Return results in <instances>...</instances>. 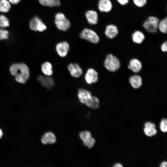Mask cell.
Wrapping results in <instances>:
<instances>
[{
  "label": "cell",
  "instance_id": "9c48e42d",
  "mask_svg": "<svg viewBox=\"0 0 167 167\" xmlns=\"http://www.w3.org/2000/svg\"><path fill=\"white\" fill-rule=\"evenodd\" d=\"M84 79L88 84H91L96 83L98 79V73L93 68H89L85 74Z\"/></svg>",
  "mask_w": 167,
  "mask_h": 167
},
{
  "label": "cell",
  "instance_id": "ba28073f",
  "mask_svg": "<svg viewBox=\"0 0 167 167\" xmlns=\"http://www.w3.org/2000/svg\"><path fill=\"white\" fill-rule=\"evenodd\" d=\"M55 49L57 54L60 57H64L67 55L70 49V45L66 41L61 42L57 44Z\"/></svg>",
  "mask_w": 167,
  "mask_h": 167
},
{
  "label": "cell",
  "instance_id": "6da1fadb",
  "mask_svg": "<svg viewBox=\"0 0 167 167\" xmlns=\"http://www.w3.org/2000/svg\"><path fill=\"white\" fill-rule=\"evenodd\" d=\"M11 75L15 77V80L21 84L26 83L29 77V71L28 66L22 63L12 64L10 68Z\"/></svg>",
  "mask_w": 167,
  "mask_h": 167
},
{
  "label": "cell",
  "instance_id": "7a4b0ae2",
  "mask_svg": "<svg viewBox=\"0 0 167 167\" xmlns=\"http://www.w3.org/2000/svg\"><path fill=\"white\" fill-rule=\"evenodd\" d=\"M120 62L119 59L112 54H108L104 62L105 68L111 72H115L120 67Z\"/></svg>",
  "mask_w": 167,
  "mask_h": 167
},
{
  "label": "cell",
  "instance_id": "d590c367",
  "mask_svg": "<svg viewBox=\"0 0 167 167\" xmlns=\"http://www.w3.org/2000/svg\"><path fill=\"white\" fill-rule=\"evenodd\" d=\"M3 135V132L1 129L0 128V139L2 137Z\"/></svg>",
  "mask_w": 167,
  "mask_h": 167
},
{
  "label": "cell",
  "instance_id": "4316f807",
  "mask_svg": "<svg viewBox=\"0 0 167 167\" xmlns=\"http://www.w3.org/2000/svg\"><path fill=\"white\" fill-rule=\"evenodd\" d=\"M160 128L163 132H166L167 131V121L166 118L163 119L160 123Z\"/></svg>",
  "mask_w": 167,
  "mask_h": 167
},
{
  "label": "cell",
  "instance_id": "603a6c76",
  "mask_svg": "<svg viewBox=\"0 0 167 167\" xmlns=\"http://www.w3.org/2000/svg\"><path fill=\"white\" fill-rule=\"evenodd\" d=\"M11 8L10 2L7 0H0V11L7 12Z\"/></svg>",
  "mask_w": 167,
  "mask_h": 167
},
{
  "label": "cell",
  "instance_id": "d6986e66",
  "mask_svg": "<svg viewBox=\"0 0 167 167\" xmlns=\"http://www.w3.org/2000/svg\"><path fill=\"white\" fill-rule=\"evenodd\" d=\"M132 39L134 43L140 44L144 40L145 36L143 32L139 30L135 31L132 35Z\"/></svg>",
  "mask_w": 167,
  "mask_h": 167
},
{
  "label": "cell",
  "instance_id": "1f68e13d",
  "mask_svg": "<svg viewBox=\"0 0 167 167\" xmlns=\"http://www.w3.org/2000/svg\"><path fill=\"white\" fill-rule=\"evenodd\" d=\"M117 1L121 5H124L128 3L129 0H117Z\"/></svg>",
  "mask_w": 167,
  "mask_h": 167
},
{
  "label": "cell",
  "instance_id": "44dd1931",
  "mask_svg": "<svg viewBox=\"0 0 167 167\" xmlns=\"http://www.w3.org/2000/svg\"><path fill=\"white\" fill-rule=\"evenodd\" d=\"M85 104L91 108L97 109L99 106V100L97 97L92 96L87 100Z\"/></svg>",
  "mask_w": 167,
  "mask_h": 167
},
{
  "label": "cell",
  "instance_id": "836d02e7",
  "mask_svg": "<svg viewBox=\"0 0 167 167\" xmlns=\"http://www.w3.org/2000/svg\"><path fill=\"white\" fill-rule=\"evenodd\" d=\"M167 163L166 161H164L161 164L160 167H167Z\"/></svg>",
  "mask_w": 167,
  "mask_h": 167
},
{
  "label": "cell",
  "instance_id": "8fae6325",
  "mask_svg": "<svg viewBox=\"0 0 167 167\" xmlns=\"http://www.w3.org/2000/svg\"><path fill=\"white\" fill-rule=\"evenodd\" d=\"M37 79L41 85L47 89H50L54 84V79L50 76L40 75Z\"/></svg>",
  "mask_w": 167,
  "mask_h": 167
},
{
  "label": "cell",
  "instance_id": "f546056e",
  "mask_svg": "<svg viewBox=\"0 0 167 167\" xmlns=\"http://www.w3.org/2000/svg\"><path fill=\"white\" fill-rule=\"evenodd\" d=\"M161 49L163 52H166L167 51V43L166 41L163 42L161 46Z\"/></svg>",
  "mask_w": 167,
  "mask_h": 167
},
{
  "label": "cell",
  "instance_id": "2e32d148",
  "mask_svg": "<svg viewBox=\"0 0 167 167\" xmlns=\"http://www.w3.org/2000/svg\"><path fill=\"white\" fill-rule=\"evenodd\" d=\"M77 95L80 102L84 104H85L87 100L92 96L89 91L83 88H80L78 90Z\"/></svg>",
  "mask_w": 167,
  "mask_h": 167
},
{
  "label": "cell",
  "instance_id": "83f0119b",
  "mask_svg": "<svg viewBox=\"0 0 167 167\" xmlns=\"http://www.w3.org/2000/svg\"><path fill=\"white\" fill-rule=\"evenodd\" d=\"M9 32L6 30L0 28V40L6 39L9 37Z\"/></svg>",
  "mask_w": 167,
  "mask_h": 167
},
{
  "label": "cell",
  "instance_id": "cb8c5ba5",
  "mask_svg": "<svg viewBox=\"0 0 167 167\" xmlns=\"http://www.w3.org/2000/svg\"><path fill=\"white\" fill-rule=\"evenodd\" d=\"M158 29L163 33H166L167 29V18L166 17L159 21Z\"/></svg>",
  "mask_w": 167,
  "mask_h": 167
},
{
  "label": "cell",
  "instance_id": "484cf974",
  "mask_svg": "<svg viewBox=\"0 0 167 167\" xmlns=\"http://www.w3.org/2000/svg\"><path fill=\"white\" fill-rule=\"evenodd\" d=\"M143 131L145 134L149 137L154 136L157 133L156 130L154 127H144Z\"/></svg>",
  "mask_w": 167,
  "mask_h": 167
},
{
  "label": "cell",
  "instance_id": "4fadbf2b",
  "mask_svg": "<svg viewBox=\"0 0 167 167\" xmlns=\"http://www.w3.org/2000/svg\"><path fill=\"white\" fill-rule=\"evenodd\" d=\"M98 7L101 12H109L112 9L113 6L110 0H99Z\"/></svg>",
  "mask_w": 167,
  "mask_h": 167
},
{
  "label": "cell",
  "instance_id": "52a82bcc",
  "mask_svg": "<svg viewBox=\"0 0 167 167\" xmlns=\"http://www.w3.org/2000/svg\"><path fill=\"white\" fill-rule=\"evenodd\" d=\"M79 136L84 146L88 148H92L95 143V140L91 136V133L88 131L80 132Z\"/></svg>",
  "mask_w": 167,
  "mask_h": 167
},
{
  "label": "cell",
  "instance_id": "4dcf8cb0",
  "mask_svg": "<svg viewBox=\"0 0 167 167\" xmlns=\"http://www.w3.org/2000/svg\"><path fill=\"white\" fill-rule=\"evenodd\" d=\"M155 124L151 122H148L144 124V127H154L155 128Z\"/></svg>",
  "mask_w": 167,
  "mask_h": 167
},
{
  "label": "cell",
  "instance_id": "9a60e30c",
  "mask_svg": "<svg viewBox=\"0 0 167 167\" xmlns=\"http://www.w3.org/2000/svg\"><path fill=\"white\" fill-rule=\"evenodd\" d=\"M56 140L55 135L51 132H48L45 133L41 139V143L45 145L54 144L56 142Z\"/></svg>",
  "mask_w": 167,
  "mask_h": 167
},
{
  "label": "cell",
  "instance_id": "3957f363",
  "mask_svg": "<svg viewBox=\"0 0 167 167\" xmlns=\"http://www.w3.org/2000/svg\"><path fill=\"white\" fill-rule=\"evenodd\" d=\"M54 22L58 29L63 31L67 30L71 25L70 21L66 18L63 14L60 12L57 13L55 15Z\"/></svg>",
  "mask_w": 167,
  "mask_h": 167
},
{
  "label": "cell",
  "instance_id": "7402d4cb",
  "mask_svg": "<svg viewBox=\"0 0 167 167\" xmlns=\"http://www.w3.org/2000/svg\"><path fill=\"white\" fill-rule=\"evenodd\" d=\"M42 5L49 7L58 6H60V0H39Z\"/></svg>",
  "mask_w": 167,
  "mask_h": 167
},
{
  "label": "cell",
  "instance_id": "d4e9b609",
  "mask_svg": "<svg viewBox=\"0 0 167 167\" xmlns=\"http://www.w3.org/2000/svg\"><path fill=\"white\" fill-rule=\"evenodd\" d=\"M9 25L8 18L3 15H0V28L8 27Z\"/></svg>",
  "mask_w": 167,
  "mask_h": 167
},
{
  "label": "cell",
  "instance_id": "5b68a950",
  "mask_svg": "<svg viewBox=\"0 0 167 167\" xmlns=\"http://www.w3.org/2000/svg\"><path fill=\"white\" fill-rule=\"evenodd\" d=\"M159 19L155 16H150L144 21L143 26L147 32L155 33L158 29Z\"/></svg>",
  "mask_w": 167,
  "mask_h": 167
},
{
  "label": "cell",
  "instance_id": "7c38bea8",
  "mask_svg": "<svg viewBox=\"0 0 167 167\" xmlns=\"http://www.w3.org/2000/svg\"><path fill=\"white\" fill-rule=\"evenodd\" d=\"M105 33L108 38L112 39L117 36L118 30L117 27L115 25L110 24L106 26Z\"/></svg>",
  "mask_w": 167,
  "mask_h": 167
},
{
  "label": "cell",
  "instance_id": "e575fe53",
  "mask_svg": "<svg viewBox=\"0 0 167 167\" xmlns=\"http://www.w3.org/2000/svg\"><path fill=\"white\" fill-rule=\"evenodd\" d=\"M113 167H123L120 163H117L115 164Z\"/></svg>",
  "mask_w": 167,
  "mask_h": 167
},
{
  "label": "cell",
  "instance_id": "277c9868",
  "mask_svg": "<svg viewBox=\"0 0 167 167\" xmlns=\"http://www.w3.org/2000/svg\"><path fill=\"white\" fill-rule=\"evenodd\" d=\"M80 37L94 44L99 42L100 38L97 34L93 30L89 28L84 29L79 34Z\"/></svg>",
  "mask_w": 167,
  "mask_h": 167
},
{
  "label": "cell",
  "instance_id": "ffe728a7",
  "mask_svg": "<svg viewBox=\"0 0 167 167\" xmlns=\"http://www.w3.org/2000/svg\"><path fill=\"white\" fill-rule=\"evenodd\" d=\"M53 66L49 62H46L44 63L41 66V70L43 73L45 75L50 76L53 75Z\"/></svg>",
  "mask_w": 167,
  "mask_h": 167
},
{
  "label": "cell",
  "instance_id": "ac0fdd59",
  "mask_svg": "<svg viewBox=\"0 0 167 167\" xmlns=\"http://www.w3.org/2000/svg\"><path fill=\"white\" fill-rule=\"evenodd\" d=\"M129 82L131 86L135 89L140 88L143 84L142 78L137 75H134L130 76L129 79Z\"/></svg>",
  "mask_w": 167,
  "mask_h": 167
},
{
  "label": "cell",
  "instance_id": "d6a6232c",
  "mask_svg": "<svg viewBox=\"0 0 167 167\" xmlns=\"http://www.w3.org/2000/svg\"><path fill=\"white\" fill-rule=\"evenodd\" d=\"M21 0H8L9 2L13 4H16L18 3Z\"/></svg>",
  "mask_w": 167,
  "mask_h": 167
},
{
  "label": "cell",
  "instance_id": "f1b7e54d",
  "mask_svg": "<svg viewBox=\"0 0 167 167\" xmlns=\"http://www.w3.org/2000/svg\"><path fill=\"white\" fill-rule=\"evenodd\" d=\"M134 4L137 7H142L147 3V0H133Z\"/></svg>",
  "mask_w": 167,
  "mask_h": 167
},
{
  "label": "cell",
  "instance_id": "e0dca14e",
  "mask_svg": "<svg viewBox=\"0 0 167 167\" xmlns=\"http://www.w3.org/2000/svg\"><path fill=\"white\" fill-rule=\"evenodd\" d=\"M85 16L88 23L90 24H96L98 21V15L96 11L90 10L85 13Z\"/></svg>",
  "mask_w": 167,
  "mask_h": 167
},
{
  "label": "cell",
  "instance_id": "8992f818",
  "mask_svg": "<svg viewBox=\"0 0 167 167\" xmlns=\"http://www.w3.org/2000/svg\"><path fill=\"white\" fill-rule=\"evenodd\" d=\"M29 28L34 31L42 32L46 29L47 27L42 20L38 17L35 16L29 22Z\"/></svg>",
  "mask_w": 167,
  "mask_h": 167
},
{
  "label": "cell",
  "instance_id": "5bb4252c",
  "mask_svg": "<svg viewBox=\"0 0 167 167\" xmlns=\"http://www.w3.org/2000/svg\"><path fill=\"white\" fill-rule=\"evenodd\" d=\"M128 68L135 73H137L141 71L142 65L140 61L136 58L131 59L128 66Z\"/></svg>",
  "mask_w": 167,
  "mask_h": 167
},
{
  "label": "cell",
  "instance_id": "30bf717a",
  "mask_svg": "<svg viewBox=\"0 0 167 167\" xmlns=\"http://www.w3.org/2000/svg\"><path fill=\"white\" fill-rule=\"evenodd\" d=\"M67 68L70 75L73 77L78 78L82 74L83 70L77 63H70L68 65Z\"/></svg>",
  "mask_w": 167,
  "mask_h": 167
}]
</instances>
